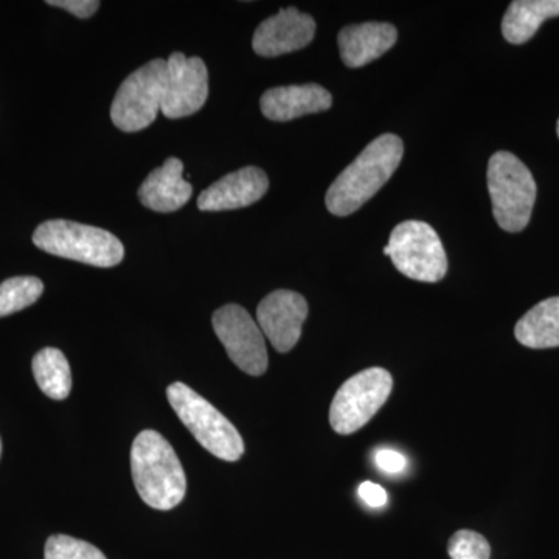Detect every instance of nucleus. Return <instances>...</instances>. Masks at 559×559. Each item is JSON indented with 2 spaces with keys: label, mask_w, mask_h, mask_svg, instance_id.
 Segmentation results:
<instances>
[{
  "label": "nucleus",
  "mask_w": 559,
  "mask_h": 559,
  "mask_svg": "<svg viewBox=\"0 0 559 559\" xmlns=\"http://www.w3.org/2000/svg\"><path fill=\"white\" fill-rule=\"evenodd\" d=\"M403 140L395 134H382L366 146L326 191L330 213L348 216L362 207L388 183L403 159Z\"/></svg>",
  "instance_id": "obj_1"
},
{
  "label": "nucleus",
  "mask_w": 559,
  "mask_h": 559,
  "mask_svg": "<svg viewBox=\"0 0 559 559\" xmlns=\"http://www.w3.org/2000/svg\"><path fill=\"white\" fill-rule=\"evenodd\" d=\"M135 489L146 506L168 511L186 498L187 477L175 450L156 430H142L131 448Z\"/></svg>",
  "instance_id": "obj_2"
},
{
  "label": "nucleus",
  "mask_w": 559,
  "mask_h": 559,
  "mask_svg": "<svg viewBox=\"0 0 559 559\" xmlns=\"http://www.w3.org/2000/svg\"><path fill=\"white\" fill-rule=\"evenodd\" d=\"M36 248L95 267H112L124 259V248L119 238L100 227L51 219L40 224L33 234Z\"/></svg>",
  "instance_id": "obj_3"
},
{
  "label": "nucleus",
  "mask_w": 559,
  "mask_h": 559,
  "mask_svg": "<svg viewBox=\"0 0 559 559\" xmlns=\"http://www.w3.org/2000/svg\"><path fill=\"white\" fill-rule=\"evenodd\" d=\"M488 191L500 229L518 234L528 226L536 202L532 171L514 154L499 151L488 162Z\"/></svg>",
  "instance_id": "obj_4"
},
{
  "label": "nucleus",
  "mask_w": 559,
  "mask_h": 559,
  "mask_svg": "<svg viewBox=\"0 0 559 559\" xmlns=\"http://www.w3.org/2000/svg\"><path fill=\"white\" fill-rule=\"evenodd\" d=\"M168 401L180 421L210 454L237 462L245 454V441L237 428L213 404L183 382L167 389Z\"/></svg>",
  "instance_id": "obj_5"
},
{
  "label": "nucleus",
  "mask_w": 559,
  "mask_h": 559,
  "mask_svg": "<svg viewBox=\"0 0 559 559\" xmlns=\"http://www.w3.org/2000/svg\"><path fill=\"white\" fill-rule=\"evenodd\" d=\"M167 90V61H150L132 72L117 91L110 105V119L119 130L138 132L148 128L164 105Z\"/></svg>",
  "instance_id": "obj_6"
},
{
  "label": "nucleus",
  "mask_w": 559,
  "mask_h": 559,
  "mask_svg": "<svg viewBox=\"0 0 559 559\" xmlns=\"http://www.w3.org/2000/svg\"><path fill=\"white\" fill-rule=\"evenodd\" d=\"M385 255L396 270L417 282L437 283L448 274V257L437 231L423 221H404L393 229Z\"/></svg>",
  "instance_id": "obj_7"
},
{
  "label": "nucleus",
  "mask_w": 559,
  "mask_h": 559,
  "mask_svg": "<svg viewBox=\"0 0 559 559\" xmlns=\"http://www.w3.org/2000/svg\"><path fill=\"white\" fill-rule=\"evenodd\" d=\"M393 389V378L381 367L356 373L341 385L330 407L331 428L349 436L364 428L384 406Z\"/></svg>",
  "instance_id": "obj_8"
},
{
  "label": "nucleus",
  "mask_w": 559,
  "mask_h": 559,
  "mask_svg": "<svg viewBox=\"0 0 559 559\" xmlns=\"http://www.w3.org/2000/svg\"><path fill=\"white\" fill-rule=\"evenodd\" d=\"M212 323L216 336L238 369L250 377L266 373L270 364L266 341L259 323L250 318L245 308L235 304L226 305L215 311Z\"/></svg>",
  "instance_id": "obj_9"
},
{
  "label": "nucleus",
  "mask_w": 559,
  "mask_h": 559,
  "mask_svg": "<svg viewBox=\"0 0 559 559\" xmlns=\"http://www.w3.org/2000/svg\"><path fill=\"white\" fill-rule=\"evenodd\" d=\"M209 97V72L200 57L187 58L175 51L167 60V90L162 114L183 119L202 109Z\"/></svg>",
  "instance_id": "obj_10"
},
{
  "label": "nucleus",
  "mask_w": 559,
  "mask_h": 559,
  "mask_svg": "<svg viewBox=\"0 0 559 559\" xmlns=\"http://www.w3.org/2000/svg\"><path fill=\"white\" fill-rule=\"evenodd\" d=\"M308 301L299 293L278 289L267 294L257 308V323L278 353L296 347L308 318Z\"/></svg>",
  "instance_id": "obj_11"
},
{
  "label": "nucleus",
  "mask_w": 559,
  "mask_h": 559,
  "mask_svg": "<svg viewBox=\"0 0 559 559\" xmlns=\"http://www.w3.org/2000/svg\"><path fill=\"white\" fill-rule=\"evenodd\" d=\"M316 35V22L310 14L289 7L261 22L253 33V51L260 57L275 58L305 49Z\"/></svg>",
  "instance_id": "obj_12"
},
{
  "label": "nucleus",
  "mask_w": 559,
  "mask_h": 559,
  "mask_svg": "<svg viewBox=\"0 0 559 559\" xmlns=\"http://www.w3.org/2000/svg\"><path fill=\"white\" fill-rule=\"evenodd\" d=\"M270 189L266 173L257 167H245L241 170L224 176L202 191L198 198L201 212H226L249 207L255 204Z\"/></svg>",
  "instance_id": "obj_13"
},
{
  "label": "nucleus",
  "mask_w": 559,
  "mask_h": 559,
  "mask_svg": "<svg viewBox=\"0 0 559 559\" xmlns=\"http://www.w3.org/2000/svg\"><path fill=\"white\" fill-rule=\"evenodd\" d=\"M399 32L388 22H364L342 28L337 36L342 61L352 69L364 68L392 49Z\"/></svg>",
  "instance_id": "obj_14"
},
{
  "label": "nucleus",
  "mask_w": 559,
  "mask_h": 559,
  "mask_svg": "<svg viewBox=\"0 0 559 559\" xmlns=\"http://www.w3.org/2000/svg\"><path fill=\"white\" fill-rule=\"evenodd\" d=\"M333 105V97L319 84L272 87L260 100L263 116L272 121H289L308 114L323 112Z\"/></svg>",
  "instance_id": "obj_15"
},
{
  "label": "nucleus",
  "mask_w": 559,
  "mask_h": 559,
  "mask_svg": "<svg viewBox=\"0 0 559 559\" xmlns=\"http://www.w3.org/2000/svg\"><path fill=\"white\" fill-rule=\"evenodd\" d=\"M183 162L178 157L165 160L139 189V200L146 209L159 213L176 212L190 201L193 187L183 179Z\"/></svg>",
  "instance_id": "obj_16"
},
{
  "label": "nucleus",
  "mask_w": 559,
  "mask_h": 559,
  "mask_svg": "<svg viewBox=\"0 0 559 559\" xmlns=\"http://www.w3.org/2000/svg\"><path fill=\"white\" fill-rule=\"evenodd\" d=\"M559 16V0H514L502 20V35L510 44L528 43L543 22Z\"/></svg>",
  "instance_id": "obj_17"
},
{
  "label": "nucleus",
  "mask_w": 559,
  "mask_h": 559,
  "mask_svg": "<svg viewBox=\"0 0 559 559\" xmlns=\"http://www.w3.org/2000/svg\"><path fill=\"white\" fill-rule=\"evenodd\" d=\"M514 336L524 347L543 349L559 347V297L539 301L522 316Z\"/></svg>",
  "instance_id": "obj_18"
},
{
  "label": "nucleus",
  "mask_w": 559,
  "mask_h": 559,
  "mask_svg": "<svg viewBox=\"0 0 559 559\" xmlns=\"http://www.w3.org/2000/svg\"><path fill=\"white\" fill-rule=\"evenodd\" d=\"M33 374L43 393L51 400H66L72 390L69 360L58 348H43L32 364Z\"/></svg>",
  "instance_id": "obj_19"
},
{
  "label": "nucleus",
  "mask_w": 559,
  "mask_h": 559,
  "mask_svg": "<svg viewBox=\"0 0 559 559\" xmlns=\"http://www.w3.org/2000/svg\"><path fill=\"white\" fill-rule=\"evenodd\" d=\"M44 283L36 277H13L0 283V318L32 307L43 296Z\"/></svg>",
  "instance_id": "obj_20"
},
{
  "label": "nucleus",
  "mask_w": 559,
  "mask_h": 559,
  "mask_svg": "<svg viewBox=\"0 0 559 559\" xmlns=\"http://www.w3.org/2000/svg\"><path fill=\"white\" fill-rule=\"evenodd\" d=\"M44 559H108L102 550L86 540L68 535H53L47 539Z\"/></svg>",
  "instance_id": "obj_21"
},
{
  "label": "nucleus",
  "mask_w": 559,
  "mask_h": 559,
  "mask_svg": "<svg viewBox=\"0 0 559 559\" xmlns=\"http://www.w3.org/2000/svg\"><path fill=\"white\" fill-rule=\"evenodd\" d=\"M451 559H489L491 546L485 536L473 530H459L448 543Z\"/></svg>",
  "instance_id": "obj_22"
},
{
  "label": "nucleus",
  "mask_w": 559,
  "mask_h": 559,
  "mask_svg": "<svg viewBox=\"0 0 559 559\" xmlns=\"http://www.w3.org/2000/svg\"><path fill=\"white\" fill-rule=\"evenodd\" d=\"M47 3L51 7L69 11V13L75 14L81 20L94 16L98 9H100V2H97V0H49Z\"/></svg>",
  "instance_id": "obj_23"
},
{
  "label": "nucleus",
  "mask_w": 559,
  "mask_h": 559,
  "mask_svg": "<svg viewBox=\"0 0 559 559\" xmlns=\"http://www.w3.org/2000/svg\"><path fill=\"white\" fill-rule=\"evenodd\" d=\"M378 468L388 474H400L406 469L407 460L399 451L381 450L374 454Z\"/></svg>",
  "instance_id": "obj_24"
},
{
  "label": "nucleus",
  "mask_w": 559,
  "mask_h": 559,
  "mask_svg": "<svg viewBox=\"0 0 559 559\" xmlns=\"http://www.w3.org/2000/svg\"><path fill=\"white\" fill-rule=\"evenodd\" d=\"M359 498L371 507V509H381L388 503V491L381 485L373 484V481H364L359 487Z\"/></svg>",
  "instance_id": "obj_25"
},
{
  "label": "nucleus",
  "mask_w": 559,
  "mask_h": 559,
  "mask_svg": "<svg viewBox=\"0 0 559 559\" xmlns=\"http://www.w3.org/2000/svg\"><path fill=\"white\" fill-rule=\"evenodd\" d=\"M0 455H2V440H0Z\"/></svg>",
  "instance_id": "obj_26"
},
{
  "label": "nucleus",
  "mask_w": 559,
  "mask_h": 559,
  "mask_svg": "<svg viewBox=\"0 0 559 559\" xmlns=\"http://www.w3.org/2000/svg\"><path fill=\"white\" fill-rule=\"evenodd\" d=\"M557 132H558V138H559V119H558V124H557Z\"/></svg>",
  "instance_id": "obj_27"
}]
</instances>
